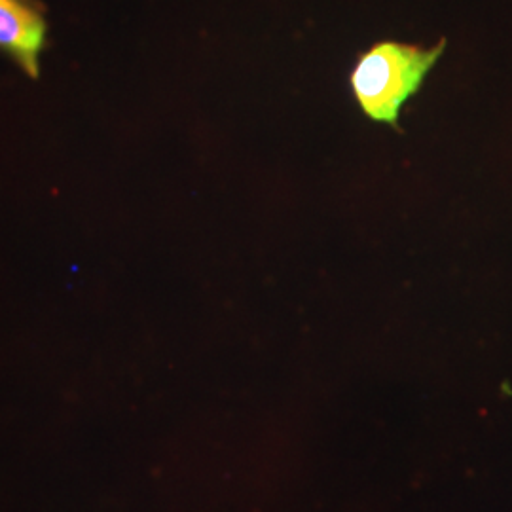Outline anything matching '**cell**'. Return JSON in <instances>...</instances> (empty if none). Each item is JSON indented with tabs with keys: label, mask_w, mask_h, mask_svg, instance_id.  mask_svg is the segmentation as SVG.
I'll return each instance as SVG.
<instances>
[{
	"label": "cell",
	"mask_w": 512,
	"mask_h": 512,
	"mask_svg": "<svg viewBox=\"0 0 512 512\" xmlns=\"http://www.w3.org/2000/svg\"><path fill=\"white\" fill-rule=\"evenodd\" d=\"M444 52V42L420 48L401 42H378L361 55L351 71V90L366 116L399 128L408 99L420 92L425 76Z\"/></svg>",
	"instance_id": "cell-1"
},
{
	"label": "cell",
	"mask_w": 512,
	"mask_h": 512,
	"mask_svg": "<svg viewBox=\"0 0 512 512\" xmlns=\"http://www.w3.org/2000/svg\"><path fill=\"white\" fill-rule=\"evenodd\" d=\"M46 48V19L35 0H0V52L33 78Z\"/></svg>",
	"instance_id": "cell-2"
}]
</instances>
